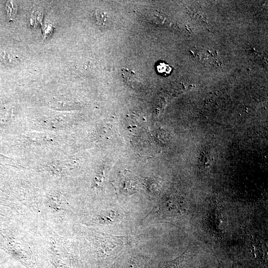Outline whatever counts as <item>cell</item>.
Returning a JSON list of instances; mask_svg holds the SVG:
<instances>
[{"label": "cell", "mask_w": 268, "mask_h": 268, "mask_svg": "<svg viewBox=\"0 0 268 268\" xmlns=\"http://www.w3.org/2000/svg\"><path fill=\"white\" fill-rule=\"evenodd\" d=\"M122 75L126 83L133 88L137 87L141 83V80L136 74L128 68H122Z\"/></svg>", "instance_id": "6da1fadb"}, {"label": "cell", "mask_w": 268, "mask_h": 268, "mask_svg": "<svg viewBox=\"0 0 268 268\" xmlns=\"http://www.w3.org/2000/svg\"><path fill=\"white\" fill-rule=\"evenodd\" d=\"M188 254V251H186L183 254L175 260L167 262L162 268H180Z\"/></svg>", "instance_id": "7a4b0ae2"}, {"label": "cell", "mask_w": 268, "mask_h": 268, "mask_svg": "<svg viewBox=\"0 0 268 268\" xmlns=\"http://www.w3.org/2000/svg\"><path fill=\"white\" fill-rule=\"evenodd\" d=\"M0 60L9 65H14L18 62L16 57L7 52L0 51Z\"/></svg>", "instance_id": "3957f363"}, {"label": "cell", "mask_w": 268, "mask_h": 268, "mask_svg": "<svg viewBox=\"0 0 268 268\" xmlns=\"http://www.w3.org/2000/svg\"><path fill=\"white\" fill-rule=\"evenodd\" d=\"M6 10L7 16L10 18H13L17 10L16 3L14 1H8L6 4Z\"/></svg>", "instance_id": "277c9868"}, {"label": "cell", "mask_w": 268, "mask_h": 268, "mask_svg": "<svg viewBox=\"0 0 268 268\" xmlns=\"http://www.w3.org/2000/svg\"><path fill=\"white\" fill-rule=\"evenodd\" d=\"M95 17L98 25H106L108 17L106 13L100 10L95 12Z\"/></svg>", "instance_id": "5b68a950"}, {"label": "cell", "mask_w": 268, "mask_h": 268, "mask_svg": "<svg viewBox=\"0 0 268 268\" xmlns=\"http://www.w3.org/2000/svg\"><path fill=\"white\" fill-rule=\"evenodd\" d=\"M158 72L164 75L169 74L172 71V67L167 64L160 62L156 66Z\"/></svg>", "instance_id": "8992f818"}, {"label": "cell", "mask_w": 268, "mask_h": 268, "mask_svg": "<svg viewBox=\"0 0 268 268\" xmlns=\"http://www.w3.org/2000/svg\"><path fill=\"white\" fill-rule=\"evenodd\" d=\"M127 268H137L136 266H134V264L130 265Z\"/></svg>", "instance_id": "52a82bcc"}]
</instances>
